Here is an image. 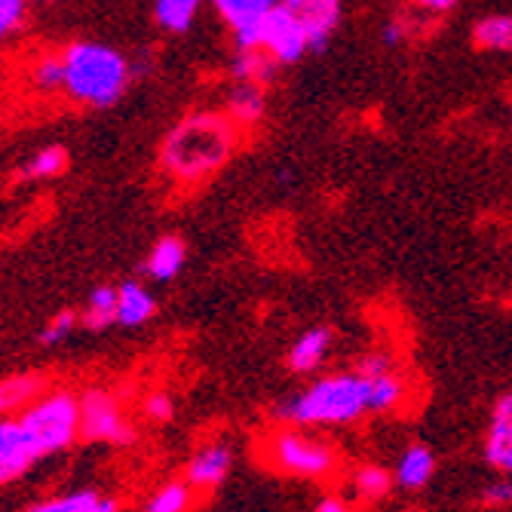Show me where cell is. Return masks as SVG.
Instances as JSON below:
<instances>
[{
  "mask_svg": "<svg viewBox=\"0 0 512 512\" xmlns=\"http://www.w3.org/2000/svg\"><path fill=\"white\" fill-rule=\"evenodd\" d=\"M240 129L227 111H194L166 135L160 163L175 181H203L234 157Z\"/></svg>",
  "mask_w": 512,
  "mask_h": 512,
  "instance_id": "cell-1",
  "label": "cell"
},
{
  "mask_svg": "<svg viewBox=\"0 0 512 512\" xmlns=\"http://www.w3.org/2000/svg\"><path fill=\"white\" fill-rule=\"evenodd\" d=\"M365 411H371V378L359 371H344V375L319 378L307 390L279 402L276 421L295 427L353 424Z\"/></svg>",
  "mask_w": 512,
  "mask_h": 512,
  "instance_id": "cell-2",
  "label": "cell"
},
{
  "mask_svg": "<svg viewBox=\"0 0 512 512\" xmlns=\"http://www.w3.org/2000/svg\"><path fill=\"white\" fill-rule=\"evenodd\" d=\"M65 62V92L89 108H108L114 105L129 80L135 77L129 59L123 53H117L114 46L105 43H71L68 50L62 53Z\"/></svg>",
  "mask_w": 512,
  "mask_h": 512,
  "instance_id": "cell-3",
  "label": "cell"
},
{
  "mask_svg": "<svg viewBox=\"0 0 512 512\" xmlns=\"http://www.w3.org/2000/svg\"><path fill=\"white\" fill-rule=\"evenodd\" d=\"M264 460L276 473L298 476V479H329L338 470V451L319 439L307 436L301 430H276L264 442Z\"/></svg>",
  "mask_w": 512,
  "mask_h": 512,
  "instance_id": "cell-4",
  "label": "cell"
},
{
  "mask_svg": "<svg viewBox=\"0 0 512 512\" xmlns=\"http://www.w3.org/2000/svg\"><path fill=\"white\" fill-rule=\"evenodd\" d=\"M22 421L40 442L43 454H56L80 436V399L68 390H56L28 405Z\"/></svg>",
  "mask_w": 512,
  "mask_h": 512,
  "instance_id": "cell-5",
  "label": "cell"
},
{
  "mask_svg": "<svg viewBox=\"0 0 512 512\" xmlns=\"http://www.w3.org/2000/svg\"><path fill=\"white\" fill-rule=\"evenodd\" d=\"M261 50L279 65V68H289L298 65L307 53H310V37L307 28L301 22V16L283 4H276L264 25H261Z\"/></svg>",
  "mask_w": 512,
  "mask_h": 512,
  "instance_id": "cell-6",
  "label": "cell"
},
{
  "mask_svg": "<svg viewBox=\"0 0 512 512\" xmlns=\"http://www.w3.org/2000/svg\"><path fill=\"white\" fill-rule=\"evenodd\" d=\"M80 439L111 445L132 442V427L117 396H111L108 390H89L80 396Z\"/></svg>",
  "mask_w": 512,
  "mask_h": 512,
  "instance_id": "cell-7",
  "label": "cell"
},
{
  "mask_svg": "<svg viewBox=\"0 0 512 512\" xmlns=\"http://www.w3.org/2000/svg\"><path fill=\"white\" fill-rule=\"evenodd\" d=\"M234 31L237 50H261V25L279 0H209Z\"/></svg>",
  "mask_w": 512,
  "mask_h": 512,
  "instance_id": "cell-8",
  "label": "cell"
},
{
  "mask_svg": "<svg viewBox=\"0 0 512 512\" xmlns=\"http://www.w3.org/2000/svg\"><path fill=\"white\" fill-rule=\"evenodd\" d=\"M279 4L301 16L310 37V53H325L341 25V0H279Z\"/></svg>",
  "mask_w": 512,
  "mask_h": 512,
  "instance_id": "cell-9",
  "label": "cell"
},
{
  "mask_svg": "<svg viewBox=\"0 0 512 512\" xmlns=\"http://www.w3.org/2000/svg\"><path fill=\"white\" fill-rule=\"evenodd\" d=\"M485 457L494 470H503L512 476V393L497 399V405H494Z\"/></svg>",
  "mask_w": 512,
  "mask_h": 512,
  "instance_id": "cell-10",
  "label": "cell"
},
{
  "mask_svg": "<svg viewBox=\"0 0 512 512\" xmlns=\"http://www.w3.org/2000/svg\"><path fill=\"white\" fill-rule=\"evenodd\" d=\"M230 463H234L230 448L224 442H212L203 451H197L194 460L188 463V482L194 485V491L218 488L230 473Z\"/></svg>",
  "mask_w": 512,
  "mask_h": 512,
  "instance_id": "cell-11",
  "label": "cell"
},
{
  "mask_svg": "<svg viewBox=\"0 0 512 512\" xmlns=\"http://www.w3.org/2000/svg\"><path fill=\"white\" fill-rule=\"evenodd\" d=\"M0 457L19 463L22 470H28L34 460L43 457L40 442L25 427L22 417H4V421H0Z\"/></svg>",
  "mask_w": 512,
  "mask_h": 512,
  "instance_id": "cell-12",
  "label": "cell"
},
{
  "mask_svg": "<svg viewBox=\"0 0 512 512\" xmlns=\"http://www.w3.org/2000/svg\"><path fill=\"white\" fill-rule=\"evenodd\" d=\"M332 344H335V335L332 329H325V325H316V329H307L292 347H289V368L298 371V375H307V371H316L325 356L332 353Z\"/></svg>",
  "mask_w": 512,
  "mask_h": 512,
  "instance_id": "cell-13",
  "label": "cell"
},
{
  "mask_svg": "<svg viewBox=\"0 0 512 512\" xmlns=\"http://www.w3.org/2000/svg\"><path fill=\"white\" fill-rule=\"evenodd\" d=\"M117 292H120V298H117V325L135 329V325H145L157 313L154 295L142 283H135V279H126V283H120Z\"/></svg>",
  "mask_w": 512,
  "mask_h": 512,
  "instance_id": "cell-14",
  "label": "cell"
},
{
  "mask_svg": "<svg viewBox=\"0 0 512 512\" xmlns=\"http://www.w3.org/2000/svg\"><path fill=\"white\" fill-rule=\"evenodd\" d=\"M184 261H188V249H184V243L178 237H163L148 252L145 273H148V279H154V283H169V279H175L181 273Z\"/></svg>",
  "mask_w": 512,
  "mask_h": 512,
  "instance_id": "cell-15",
  "label": "cell"
},
{
  "mask_svg": "<svg viewBox=\"0 0 512 512\" xmlns=\"http://www.w3.org/2000/svg\"><path fill=\"white\" fill-rule=\"evenodd\" d=\"M230 120L240 126H255L261 123L264 111H267V99H264V86L258 83H237L227 92V108Z\"/></svg>",
  "mask_w": 512,
  "mask_h": 512,
  "instance_id": "cell-16",
  "label": "cell"
},
{
  "mask_svg": "<svg viewBox=\"0 0 512 512\" xmlns=\"http://www.w3.org/2000/svg\"><path fill=\"white\" fill-rule=\"evenodd\" d=\"M433 473H436V457L424 445H408L396 463V482L408 491L424 488L433 479Z\"/></svg>",
  "mask_w": 512,
  "mask_h": 512,
  "instance_id": "cell-17",
  "label": "cell"
},
{
  "mask_svg": "<svg viewBox=\"0 0 512 512\" xmlns=\"http://www.w3.org/2000/svg\"><path fill=\"white\" fill-rule=\"evenodd\" d=\"M46 381L40 375H16L0 381V414H13L19 408H28L37 402V396H43Z\"/></svg>",
  "mask_w": 512,
  "mask_h": 512,
  "instance_id": "cell-18",
  "label": "cell"
},
{
  "mask_svg": "<svg viewBox=\"0 0 512 512\" xmlns=\"http://www.w3.org/2000/svg\"><path fill=\"white\" fill-rule=\"evenodd\" d=\"M276 62L264 50H237L234 62H230V77L237 83H258L267 86L276 74Z\"/></svg>",
  "mask_w": 512,
  "mask_h": 512,
  "instance_id": "cell-19",
  "label": "cell"
},
{
  "mask_svg": "<svg viewBox=\"0 0 512 512\" xmlns=\"http://www.w3.org/2000/svg\"><path fill=\"white\" fill-rule=\"evenodd\" d=\"M473 40L479 50L488 53H509L512 56V16L500 13V16H485L476 22L473 28Z\"/></svg>",
  "mask_w": 512,
  "mask_h": 512,
  "instance_id": "cell-20",
  "label": "cell"
},
{
  "mask_svg": "<svg viewBox=\"0 0 512 512\" xmlns=\"http://www.w3.org/2000/svg\"><path fill=\"white\" fill-rule=\"evenodd\" d=\"M200 7H203V0H157V4H154V19H157V25L163 31L184 34L194 25Z\"/></svg>",
  "mask_w": 512,
  "mask_h": 512,
  "instance_id": "cell-21",
  "label": "cell"
},
{
  "mask_svg": "<svg viewBox=\"0 0 512 512\" xmlns=\"http://www.w3.org/2000/svg\"><path fill=\"white\" fill-rule=\"evenodd\" d=\"M117 286H99L92 289L89 301H86V313H83V325L86 329H108V325H117Z\"/></svg>",
  "mask_w": 512,
  "mask_h": 512,
  "instance_id": "cell-22",
  "label": "cell"
},
{
  "mask_svg": "<svg viewBox=\"0 0 512 512\" xmlns=\"http://www.w3.org/2000/svg\"><path fill=\"white\" fill-rule=\"evenodd\" d=\"M65 169H68V151L59 148V145H50V148H40L19 169V178L22 181H46V178H59Z\"/></svg>",
  "mask_w": 512,
  "mask_h": 512,
  "instance_id": "cell-23",
  "label": "cell"
},
{
  "mask_svg": "<svg viewBox=\"0 0 512 512\" xmlns=\"http://www.w3.org/2000/svg\"><path fill=\"white\" fill-rule=\"evenodd\" d=\"M191 503H194V485L184 479V482H169L157 488L142 512H188Z\"/></svg>",
  "mask_w": 512,
  "mask_h": 512,
  "instance_id": "cell-24",
  "label": "cell"
},
{
  "mask_svg": "<svg viewBox=\"0 0 512 512\" xmlns=\"http://www.w3.org/2000/svg\"><path fill=\"white\" fill-rule=\"evenodd\" d=\"M402 399H405V381L396 375V371L371 378V414L396 411L402 405Z\"/></svg>",
  "mask_w": 512,
  "mask_h": 512,
  "instance_id": "cell-25",
  "label": "cell"
},
{
  "mask_svg": "<svg viewBox=\"0 0 512 512\" xmlns=\"http://www.w3.org/2000/svg\"><path fill=\"white\" fill-rule=\"evenodd\" d=\"M390 485H393L390 473L384 467H375V463H371V467L356 470V476H353V494L359 500H368V503L384 500L390 494Z\"/></svg>",
  "mask_w": 512,
  "mask_h": 512,
  "instance_id": "cell-26",
  "label": "cell"
},
{
  "mask_svg": "<svg viewBox=\"0 0 512 512\" xmlns=\"http://www.w3.org/2000/svg\"><path fill=\"white\" fill-rule=\"evenodd\" d=\"M102 500L99 491L92 488H83V491H74V494H65V497H56V500H43V503H34L28 506L25 512H86Z\"/></svg>",
  "mask_w": 512,
  "mask_h": 512,
  "instance_id": "cell-27",
  "label": "cell"
},
{
  "mask_svg": "<svg viewBox=\"0 0 512 512\" xmlns=\"http://www.w3.org/2000/svg\"><path fill=\"white\" fill-rule=\"evenodd\" d=\"M34 86L43 89V92H56L65 86V62L62 56H46L34 65V74H31Z\"/></svg>",
  "mask_w": 512,
  "mask_h": 512,
  "instance_id": "cell-28",
  "label": "cell"
},
{
  "mask_svg": "<svg viewBox=\"0 0 512 512\" xmlns=\"http://www.w3.org/2000/svg\"><path fill=\"white\" fill-rule=\"evenodd\" d=\"M74 325H77V316H74L71 310H65V313H59L53 322H46V325H43V332H40L37 341H40L43 347H56V344H62L65 338H71Z\"/></svg>",
  "mask_w": 512,
  "mask_h": 512,
  "instance_id": "cell-29",
  "label": "cell"
},
{
  "mask_svg": "<svg viewBox=\"0 0 512 512\" xmlns=\"http://www.w3.org/2000/svg\"><path fill=\"white\" fill-rule=\"evenodd\" d=\"M25 0H0V40H7L25 22Z\"/></svg>",
  "mask_w": 512,
  "mask_h": 512,
  "instance_id": "cell-30",
  "label": "cell"
},
{
  "mask_svg": "<svg viewBox=\"0 0 512 512\" xmlns=\"http://www.w3.org/2000/svg\"><path fill=\"white\" fill-rule=\"evenodd\" d=\"M145 414L151 417V421L163 424V421H172V414H175V402L169 393H151L145 399Z\"/></svg>",
  "mask_w": 512,
  "mask_h": 512,
  "instance_id": "cell-31",
  "label": "cell"
},
{
  "mask_svg": "<svg viewBox=\"0 0 512 512\" xmlns=\"http://www.w3.org/2000/svg\"><path fill=\"white\" fill-rule=\"evenodd\" d=\"M356 371H359V375H365V378H378V375H387V371H393V362H390L387 353H368V356L359 359Z\"/></svg>",
  "mask_w": 512,
  "mask_h": 512,
  "instance_id": "cell-32",
  "label": "cell"
},
{
  "mask_svg": "<svg viewBox=\"0 0 512 512\" xmlns=\"http://www.w3.org/2000/svg\"><path fill=\"white\" fill-rule=\"evenodd\" d=\"M485 503L488 506H509L512 503V476L506 482H494L488 491H485Z\"/></svg>",
  "mask_w": 512,
  "mask_h": 512,
  "instance_id": "cell-33",
  "label": "cell"
},
{
  "mask_svg": "<svg viewBox=\"0 0 512 512\" xmlns=\"http://www.w3.org/2000/svg\"><path fill=\"white\" fill-rule=\"evenodd\" d=\"M414 7L424 13H433V16H445L457 7V0H414Z\"/></svg>",
  "mask_w": 512,
  "mask_h": 512,
  "instance_id": "cell-34",
  "label": "cell"
},
{
  "mask_svg": "<svg viewBox=\"0 0 512 512\" xmlns=\"http://www.w3.org/2000/svg\"><path fill=\"white\" fill-rule=\"evenodd\" d=\"M408 31H411V28H408L402 19H393V22L384 28V43H387V46H399V43L408 37Z\"/></svg>",
  "mask_w": 512,
  "mask_h": 512,
  "instance_id": "cell-35",
  "label": "cell"
},
{
  "mask_svg": "<svg viewBox=\"0 0 512 512\" xmlns=\"http://www.w3.org/2000/svg\"><path fill=\"white\" fill-rule=\"evenodd\" d=\"M25 470L19 467V463H13V460H7V457H0V485H7V482H13V479H19Z\"/></svg>",
  "mask_w": 512,
  "mask_h": 512,
  "instance_id": "cell-36",
  "label": "cell"
},
{
  "mask_svg": "<svg viewBox=\"0 0 512 512\" xmlns=\"http://www.w3.org/2000/svg\"><path fill=\"white\" fill-rule=\"evenodd\" d=\"M316 512H350V509H347V503H341V500L329 497V500H322V503H319V509H316Z\"/></svg>",
  "mask_w": 512,
  "mask_h": 512,
  "instance_id": "cell-37",
  "label": "cell"
},
{
  "mask_svg": "<svg viewBox=\"0 0 512 512\" xmlns=\"http://www.w3.org/2000/svg\"><path fill=\"white\" fill-rule=\"evenodd\" d=\"M86 512H120V503H117V500H111V497H102L96 506L86 509Z\"/></svg>",
  "mask_w": 512,
  "mask_h": 512,
  "instance_id": "cell-38",
  "label": "cell"
}]
</instances>
